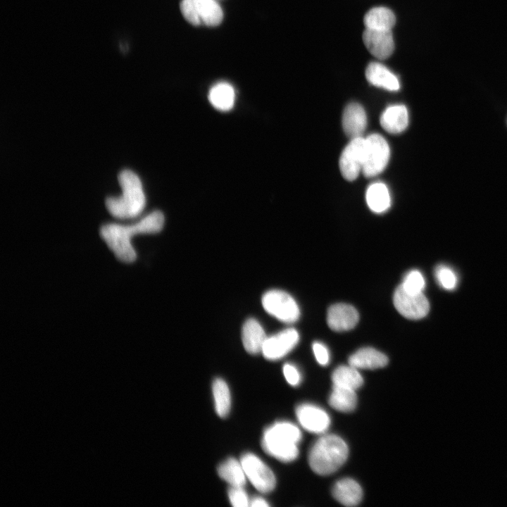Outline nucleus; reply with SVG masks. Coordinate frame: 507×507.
Wrapping results in <instances>:
<instances>
[{"mask_svg":"<svg viewBox=\"0 0 507 507\" xmlns=\"http://www.w3.org/2000/svg\"><path fill=\"white\" fill-rule=\"evenodd\" d=\"M164 224L162 212L155 211L136 223L123 225L110 223L101 228V236L115 257L125 263L136 259V252L131 244V239L137 234L156 233Z\"/></svg>","mask_w":507,"mask_h":507,"instance_id":"obj_1","label":"nucleus"},{"mask_svg":"<svg viewBox=\"0 0 507 507\" xmlns=\"http://www.w3.org/2000/svg\"><path fill=\"white\" fill-rule=\"evenodd\" d=\"M118 181L122 194L106 201L108 212L115 218L129 219L137 217L144 208L146 197L139 177L130 170L121 171Z\"/></svg>","mask_w":507,"mask_h":507,"instance_id":"obj_2","label":"nucleus"},{"mask_svg":"<svg viewBox=\"0 0 507 507\" xmlns=\"http://www.w3.org/2000/svg\"><path fill=\"white\" fill-rule=\"evenodd\" d=\"M301 439V432L297 426L282 421L265 429L261 446L270 456L283 462H290L298 456L297 444Z\"/></svg>","mask_w":507,"mask_h":507,"instance_id":"obj_3","label":"nucleus"},{"mask_svg":"<svg viewBox=\"0 0 507 507\" xmlns=\"http://www.w3.org/2000/svg\"><path fill=\"white\" fill-rule=\"evenodd\" d=\"M348 453L347 445L342 438L334 434L324 435L311 447L308 463L315 473L327 475L344 464Z\"/></svg>","mask_w":507,"mask_h":507,"instance_id":"obj_4","label":"nucleus"},{"mask_svg":"<svg viewBox=\"0 0 507 507\" xmlns=\"http://www.w3.org/2000/svg\"><path fill=\"white\" fill-rule=\"evenodd\" d=\"M180 8L184 19L193 25L217 26L223 18L218 0H182Z\"/></svg>","mask_w":507,"mask_h":507,"instance_id":"obj_5","label":"nucleus"},{"mask_svg":"<svg viewBox=\"0 0 507 507\" xmlns=\"http://www.w3.org/2000/svg\"><path fill=\"white\" fill-rule=\"evenodd\" d=\"M262 305L266 312L284 323H294L300 315L296 301L282 290L273 289L265 292L262 297Z\"/></svg>","mask_w":507,"mask_h":507,"instance_id":"obj_6","label":"nucleus"},{"mask_svg":"<svg viewBox=\"0 0 507 507\" xmlns=\"http://www.w3.org/2000/svg\"><path fill=\"white\" fill-rule=\"evenodd\" d=\"M365 140L366 151L362 173L365 177H372L384 170L390 150L387 141L379 134H372Z\"/></svg>","mask_w":507,"mask_h":507,"instance_id":"obj_7","label":"nucleus"},{"mask_svg":"<svg viewBox=\"0 0 507 507\" xmlns=\"http://www.w3.org/2000/svg\"><path fill=\"white\" fill-rule=\"evenodd\" d=\"M246 478L262 493H269L275 487L276 480L273 471L256 455L246 453L240 459Z\"/></svg>","mask_w":507,"mask_h":507,"instance_id":"obj_8","label":"nucleus"},{"mask_svg":"<svg viewBox=\"0 0 507 507\" xmlns=\"http://www.w3.org/2000/svg\"><path fill=\"white\" fill-rule=\"evenodd\" d=\"M366 151V140L363 137L351 139L344 149L339 161L340 172L348 181L355 180L362 171Z\"/></svg>","mask_w":507,"mask_h":507,"instance_id":"obj_9","label":"nucleus"},{"mask_svg":"<svg viewBox=\"0 0 507 507\" xmlns=\"http://www.w3.org/2000/svg\"><path fill=\"white\" fill-rule=\"evenodd\" d=\"M393 301L399 313L408 319L423 318L430 310L429 301L423 292H408L401 284L394 292Z\"/></svg>","mask_w":507,"mask_h":507,"instance_id":"obj_10","label":"nucleus"},{"mask_svg":"<svg viewBox=\"0 0 507 507\" xmlns=\"http://www.w3.org/2000/svg\"><path fill=\"white\" fill-rule=\"evenodd\" d=\"M299 339V335L295 329H285L274 335L267 337L261 353L268 360H279L295 347Z\"/></svg>","mask_w":507,"mask_h":507,"instance_id":"obj_11","label":"nucleus"},{"mask_svg":"<svg viewBox=\"0 0 507 507\" xmlns=\"http://www.w3.org/2000/svg\"><path fill=\"white\" fill-rule=\"evenodd\" d=\"M363 41L369 52L380 60L389 58L394 50L392 30L365 28L363 33Z\"/></svg>","mask_w":507,"mask_h":507,"instance_id":"obj_12","label":"nucleus"},{"mask_svg":"<svg viewBox=\"0 0 507 507\" xmlns=\"http://www.w3.org/2000/svg\"><path fill=\"white\" fill-rule=\"evenodd\" d=\"M296 415L300 425L312 433H323L330 424L328 414L322 408L310 403L298 406Z\"/></svg>","mask_w":507,"mask_h":507,"instance_id":"obj_13","label":"nucleus"},{"mask_svg":"<svg viewBox=\"0 0 507 507\" xmlns=\"http://www.w3.org/2000/svg\"><path fill=\"white\" fill-rule=\"evenodd\" d=\"M359 315L356 309L346 303H336L331 306L327 315L329 327L334 331H347L358 323Z\"/></svg>","mask_w":507,"mask_h":507,"instance_id":"obj_14","label":"nucleus"},{"mask_svg":"<svg viewBox=\"0 0 507 507\" xmlns=\"http://www.w3.org/2000/svg\"><path fill=\"white\" fill-rule=\"evenodd\" d=\"M367 125L366 113L361 105L350 103L342 115V127L346 135L351 139L361 137Z\"/></svg>","mask_w":507,"mask_h":507,"instance_id":"obj_15","label":"nucleus"},{"mask_svg":"<svg viewBox=\"0 0 507 507\" xmlns=\"http://www.w3.org/2000/svg\"><path fill=\"white\" fill-rule=\"evenodd\" d=\"M267 338L261 325L255 319L246 320L242 327V340L245 350L251 354L262 351Z\"/></svg>","mask_w":507,"mask_h":507,"instance_id":"obj_16","label":"nucleus"},{"mask_svg":"<svg viewBox=\"0 0 507 507\" xmlns=\"http://www.w3.org/2000/svg\"><path fill=\"white\" fill-rule=\"evenodd\" d=\"M365 77L371 84L389 91H397L400 88L397 77L386 66L377 62H371L368 65Z\"/></svg>","mask_w":507,"mask_h":507,"instance_id":"obj_17","label":"nucleus"},{"mask_svg":"<svg viewBox=\"0 0 507 507\" xmlns=\"http://www.w3.org/2000/svg\"><path fill=\"white\" fill-rule=\"evenodd\" d=\"M380 125L389 133L398 134L403 132L408 125V113L403 105L389 106L382 114Z\"/></svg>","mask_w":507,"mask_h":507,"instance_id":"obj_18","label":"nucleus"},{"mask_svg":"<svg viewBox=\"0 0 507 507\" xmlns=\"http://www.w3.org/2000/svg\"><path fill=\"white\" fill-rule=\"evenodd\" d=\"M387 363L388 358L384 353L371 347L361 348L349 358V364L357 369H377Z\"/></svg>","mask_w":507,"mask_h":507,"instance_id":"obj_19","label":"nucleus"},{"mask_svg":"<svg viewBox=\"0 0 507 507\" xmlns=\"http://www.w3.org/2000/svg\"><path fill=\"white\" fill-rule=\"evenodd\" d=\"M332 494L337 501L346 506L358 505L363 496L359 484L351 478L337 482L332 489Z\"/></svg>","mask_w":507,"mask_h":507,"instance_id":"obj_20","label":"nucleus"},{"mask_svg":"<svg viewBox=\"0 0 507 507\" xmlns=\"http://www.w3.org/2000/svg\"><path fill=\"white\" fill-rule=\"evenodd\" d=\"M208 100L215 108L220 111H228L233 108L235 102L234 89L227 82H218L210 89Z\"/></svg>","mask_w":507,"mask_h":507,"instance_id":"obj_21","label":"nucleus"},{"mask_svg":"<svg viewBox=\"0 0 507 507\" xmlns=\"http://www.w3.org/2000/svg\"><path fill=\"white\" fill-rule=\"evenodd\" d=\"M363 23L366 29L392 30L396 23V17L388 8L375 7L365 13Z\"/></svg>","mask_w":507,"mask_h":507,"instance_id":"obj_22","label":"nucleus"},{"mask_svg":"<svg viewBox=\"0 0 507 507\" xmlns=\"http://www.w3.org/2000/svg\"><path fill=\"white\" fill-rule=\"evenodd\" d=\"M328 401L330 406L337 411L351 412L354 410L357 403L356 390L333 385Z\"/></svg>","mask_w":507,"mask_h":507,"instance_id":"obj_23","label":"nucleus"},{"mask_svg":"<svg viewBox=\"0 0 507 507\" xmlns=\"http://www.w3.org/2000/svg\"><path fill=\"white\" fill-rule=\"evenodd\" d=\"M365 197L368 206L375 213L384 212L390 206L391 199L389 190L382 182H376L370 185L367 189Z\"/></svg>","mask_w":507,"mask_h":507,"instance_id":"obj_24","label":"nucleus"},{"mask_svg":"<svg viewBox=\"0 0 507 507\" xmlns=\"http://www.w3.org/2000/svg\"><path fill=\"white\" fill-rule=\"evenodd\" d=\"M219 476L232 487H243L246 476L240 461L229 458L218 468Z\"/></svg>","mask_w":507,"mask_h":507,"instance_id":"obj_25","label":"nucleus"},{"mask_svg":"<svg viewBox=\"0 0 507 507\" xmlns=\"http://www.w3.org/2000/svg\"><path fill=\"white\" fill-rule=\"evenodd\" d=\"M333 385L344 387L356 390L363 384V380L357 368L349 365H340L337 368L332 375Z\"/></svg>","mask_w":507,"mask_h":507,"instance_id":"obj_26","label":"nucleus"},{"mask_svg":"<svg viewBox=\"0 0 507 507\" xmlns=\"http://www.w3.org/2000/svg\"><path fill=\"white\" fill-rule=\"evenodd\" d=\"M212 391L215 411L220 417L225 418L231 406L230 392L227 383L220 378L215 379L213 382Z\"/></svg>","mask_w":507,"mask_h":507,"instance_id":"obj_27","label":"nucleus"},{"mask_svg":"<svg viewBox=\"0 0 507 507\" xmlns=\"http://www.w3.org/2000/svg\"><path fill=\"white\" fill-rule=\"evenodd\" d=\"M401 285L408 292L420 293L423 292L425 288V280L420 271L413 270L405 275Z\"/></svg>","mask_w":507,"mask_h":507,"instance_id":"obj_28","label":"nucleus"},{"mask_svg":"<svg viewBox=\"0 0 507 507\" xmlns=\"http://www.w3.org/2000/svg\"><path fill=\"white\" fill-rule=\"evenodd\" d=\"M435 276L439 284L447 290H452L457 285V277L449 267L439 265L435 270Z\"/></svg>","mask_w":507,"mask_h":507,"instance_id":"obj_29","label":"nucleus"},{"mask_svg":"<svg viewBox=\"0 0 507 507\" xmlns=\"http://www.w3.org/2000/svg\"><path fill=\"white\" fill-rule=\"evenodd\" d=\"M228 497L231 504L234 507H246L250 501L243 487H232L229 489Z\"/></svg>","mask_w":507,"mask_h":507,"instance_id":"obj_30","label":"nucleus"},{"mask_svg":"<svg viewBox=\"0 0 507 507\" xmlns=\"http://www.w3.org/2000/svg\"><path fill=\"white\" fill-rule=\"evenodd\" d=\"M313 351L320 365H327L330 361V354L327 348L323 343L318 342H314L313 344Z\"/></svg>","mask_w":507,"mask_h":507,"instance_id":"obj_31","label":"nucleus"},{"mask_svg":"<svg viewBox=\"0 0 507 507\" xmlns=\"http://www.w3.org/2000/svg\"><path fill=\"white\" fill-rule=\"evenodd\" d=\"M283 373L286 380L292 386L298 385L301 382V375L298 369L290 363H286L283 367Z\"/></svg>","mask_w":507,"mask_h":507,"instance_id":"obj_32","label":"nucleus"},{"mask_svg":"<svg viewBox=\"0 0 507 507\" xmlns=\"http://www.w3.org/2000/svg\"><path fill=\"white\" fill-rule=\"evenodd\" d=\"M249 506H254V507H256V506L267 507L269 506V504L263 498L255 497L250 501Z\"/></svg>","mask_w":507,"mask_h":507,"instance_id":"obj_33","label":"nucleus"}]
</instances>
